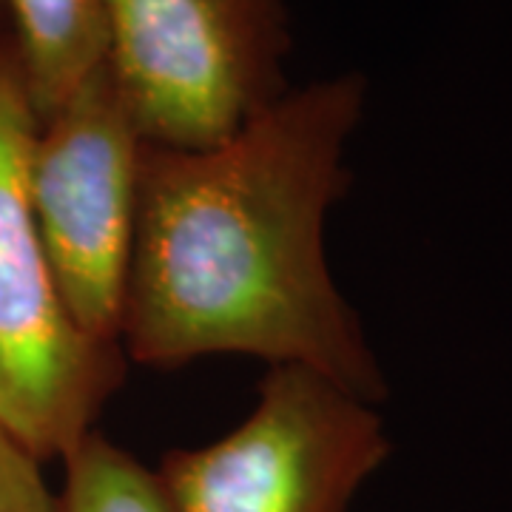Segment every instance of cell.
Here are the masks:
<instances>
[{"label":"cell","mask_w":512,"mask_h":512,"mask_svg":"<svg viewBox=\"0 0 512 512\" xmlns=\"http://www.w3.org/2000/svg\"><path fill=\"white\" fill-rule=\"evenodd\" d=\"M111 80L148 146L220 143L291 89L285 0H106Z\"/></svg>","instance_id":"cell-3"},{"label":"cell","mask_w":512,"mask_h":512,"mask_svg":"<svg viewBox=\"0 0 512 512\" xmlns=\"http://www.w3.org/2000/svg\"><path fill=\"white\" fill-rule=\"evenodd\" d=\"M37 126L12 40L0 35V427L46 464L97 430L128 359L77 328L57 291L29 202Z\"/></svg>","instance_id":"cell-2"},{"label":"cell","mask_w":512,"mask_h":512,"mask_svg":"<svg viewBox=\"0 0 512 512\" xmlns=\"http://www.w3.org/2000/svg\"><path fill=\"white\" fill-rule=\"evenodd\" d=\"M26 92L43 123L106 66V0H0Z\"/></svg>","instance_id":"cell-6"},{"label":"cell","mask_w":512,"mask_h":512,"mask_svg":"<svg viewBox=\"0 0 512 512\" xmlns=\"http://www.w3.org/2000/svg\"><path fill=\"white\" fill-rule=\"evenodd\" d=\"M367 77L291 86L220 143L143 146L120 348L148 367L242 353L302 365L362 402L387 379L325 254Z\"/></svg>","instance_id":"cell-1"},{"label":"cell","mask_w":512,"mask_h":512,"mask_svg":"<svg viewBox=\"0 0 512 512\" xmlns=\"http://www.w3.org/2000/svg\"><path fill=\"white\" fill-rule=\"evenodd\" d=\"M376 404L302 365H274L251 416L214 444L165 453V512H350L390 456Z\"/></svg>","instance_id":"cell-4"},{"label":"cell","mask_w":512,"mask_h":512,"mask_svg":"<svg viewBox=\"0 0 512 512\" xmlns=\"http://www.w3.org/2000/svg\"><path fill=\"white\" fill-rule=\"evenodd\" d=\"M60 512H165L154 470L92 430L63 458Z\"/></svg>","instance_id":"cell-7"},{"label":"cell","mask_w":512,"mask_h":512,"mask_svg":"<svg viewBox=\"0 0 512 512\" xmlns=\"http://www.w3.org/2000/svg\"><path fill=\"white\" fill-rule=\"evenodd\" d=\"M143 134L109 66L37 126L29 202L49 268L77 328L120 348L137 237Z\"/></svg>","instance_id":"cell-5"},{"label":"cell","mask_w":512,"mask_h":512,"mask_svg":"<svg viewBox=\"0 0 512 512\" xmlns=\"http://www.w3.org/2000/svg\"><path fill=\"white\" fill-rule=\"evenodd\" d=\"M0 512H60L43 464L0 427Z\"/></svg>","instance_id":"cell-8"}]
</instances>
